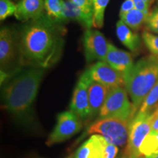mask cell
Returning a JSON list of instances; mask_svg holds the SVG:
<instances>
[{
  "label": "cell",
  "mask_w": 158,
  "mask_h": 158,
  "mask_svg": "<svg viewBox=\"0 0 158 158\" xmlns=\"http://www.w3.org/2000/svg\"><path fill=\"white\" fill-rule=\"evenodd\" d=\"M118 158H130V157L127 152H124L122 154V155L120 156V157H118Z\"/></svg>",
  "instance_id": "30"
},
{
  "label": "cell",
  "mask_w": 158,
  "mask_h": 158,
  "mask_svg": "<svg viewBox=\"0 0 158 158\" xmlns=\"http://www.w3.org/2000/svg\"><path fill=\"white\" fill-rule=\"evenodd\" d=\"M110 89V88L103 84L93 81H91L88 88L90 109L88 122H90L96 116H98L100 110H101L102 106L107 98L108 94L109 93Z\"/></svg>",
  "instance_id": "13"
},
{
  "label": "cell",
  "mask_w": 158,
  "mask_h": 158,
  "mask_svg": "<svg viewBox=\"0 0 158 158\" xmlns=\"http://www.w3.org/2000/svg\"><path fill=\"white\" fill-rule=\"evenodd\" d=\"M86 70L93 81L103 84L110 89L119 86L125 87L124 75L112 68L106 62L99 61Z\"/></svg>",
  "instance_id": "10"
},
{
  "label": "cell",
  "mask_w": 158,
  "mask_h": 158,
  "mask_svg": "<svg viewBox=\"0 0 158 158\" xmlns=\"http://www.w3.org/2000/svg\"><path fill=\"white\" fill-rule=\"evenodd\" d=\"M45 9V0H20L16 4L15 16L21 21L38 19Z\"/></svg>",
  "instance_id": "14"
},
{
  "label": "cell",
  "mask_w": 158,
  "mask_h": 158,
  "mask_svg": "<svg viewBox=\"0 0 158 158\" xmlns=\"http://www.w3.org/2000/svg\"><path fill=\"white\" fill-rule=\"evenodd\" d=\"M45 69L27 67L15 72L4 85L2 99L4 108L26 127L36 124L34 102Z\"/></svg>",
  "instance_id": "2"
},
{
  "label": "cell",
  "mask_w": 158,
  "mask_h": 158,
  "mask_svg": "<svg viewBox=\"0 0 158 158\" xmlns=\"http://www.w3.org/2000/svg\"><path fill=\"white\" fill-rule=\"evenodd\" d=\"M67 158H75V157H74V156H70V157H68Z\"/></svg>",
  "instance_id": "34"
},
{
  "label": "cell",
  "mask_w": 158,
  "mask_h": 158,
  "mask_svg": "<svg viewBox=\"0 0 158 158\" xmlns=\"http://www.w3.org/2000/svg\"><path fill=\"white\" fill-rule=\"evenodd\" d=\"M14 40L8 27H4L0 32V63L1 70L9 68L14 57Z\"/></svg>",
  "instance_id": "15"
},
{
  "label": "cell",
  "mask_w": 158,
  "mask_h": 158,
  "mask_svg": "<svg viewBox=\"0 0 158 158\" xmlns=\"http://www.w3.org/2000/svg\"><path fill=\"white\" fill-rule=\"evenodd\" d=\"M157 81V55L152 54L143 57L134 64L125 79V89L136 111Z\"/></svg>",
  "instance_id": "3"
},
{
  "label": "cell",
  "mask_w": 158,
  "mask_h": 158,
  "mask_svg": "<svg viewBox=\"0 0 158 158\" xmlns=\"http://www.w3.org/2000/svg\"><path fill=\"white\" fill-rule=\"evenodd\" d=\"M135 8V4L133 0H125L122 3L121 9H120L119 14H123V13H127L132 10Z\"/></svg>",
  "instance_id": "28"
},
{
  "label": "cell",
  "mask_w": 158,
  "mask_h": 158,
  "mask_svg": "<svg viewBox=\"0 0 158 158\" xmlns=\"http://www.w3.org/2000/svg\"><path fill=\"white\" fill-rule=\"evenodd\" d=\"M109 1L110 0H93V27L97 29L102 28L103 26L105 10Z\"/></svg>",
  "instance_id": "22"
},
{
  "label": "cell",
  "mask_w": 158,
  "mask_h": 158,
  "mask_svg": "<svg viewBox=\"0 0 158 158\" xmlns=\"http://www.w3.org/2000/svg\"><path fill=\"white\" fill-rule=\"evenodd\" d=\"M145 23L149 30L158 34V7H155L149 13Z\"/></svg>",
  "instance_id": "26"
},
{
  "label": "cell",
  "mask_w": 158,
  "mask_h": 158,
  "mask_svg": "<svg viewBox=\"0 0 158 158\" xmlns=\"http://www.w3.org/2000/svg\"><path fill=\"white\" fill-rule=\"evenodd\" d=\"M139 152L145 157L158 155V133L151 131L148 134L139 148Z\"/></svg>",
  "instance_id": "20"
},
{
  "label": "cell",
  "mask_w": 158,
  "mask_h": 158,
  "mask_svg": "<svg viewBox=\"0 0 158 158\" xmlns=\"http://www.w3.org/2000/svg\"><path fill=\"white\" fill-rule=\"evenodd\" d=\"M116 35L122 44L132 51H135L141 45L139 35L134 33L122 20L116 23Z\"/></svg>",
  "instance_id": "16"
},
{
  "label": "cell",
  "mask_w": 158,
  "mask_h": 158,
  "mask_svg": "<svg viewBox=\"0 0 158 158\" xmlns=\"http://www.w3.org/2000/svg\"><path fill=\"white\" fill-rule=\"evenodd\" d=\"M82 127L83 121L76 114L70 110L62 112L57 116L56 126L47 138L46 145L51 147L70 139Z\"/></svg>",
  "instance_id": "6"
},
{
  "label": "cell",
  "mask_w": 158,
  "mask_h": 158,
  "mask_svg": "<svg viewBox=\"0 0 158 158\" xmlns=\"http://www.w3.org/2000/svg\"><path fill=\"white\" fill-rule=\"evenodd\" d=\"M148 15L138 9H133L127 13L119 14L120 19L130 29H138L143 23H146Z\"/></svg>",
  "instance_id": "19"
},
{
  "label": "cell",
  "mask_w": 158,
  "mask_h": 158,
  "mask_svg": "<svg viewBox=\"0 0 158 158\" xmlns=\"http://www.w3.org/2000/svg\"><path fill=\"white\" fill-rule=\"evenodd\" d=\"M157 108H158V105H157Z\"/></svg>",
  "instance_id": "35"
},
{
  "label": "cell",
  "mask_w": 158,
  "mask_h": 158,
  "mask_svg": "<svg viewBox=\"0 0 158 158\" xmlns=\"http://www.w3.org/2000/svg\"><path fill=\"white\" fill-rule=\"evenodd\" d=\"M92 81L88 71L81 75L75 87L72 100L70 104V110L76 114L83 122L88 121L90 109L89 102L88 88Z\"/></svg>",
  "instance_id": "9"
},
{
  "label": "cell",
  "mask_w": 158,
  "mask_h": 158,
  "mask_svg": "<svg viewBox=\"0 0 158 158\" xmlns=\"http://www.w3.org/2000/svg\"><path fill=\"white\" fill-rule=\"evenodd\" d=\"M106 62L115 70L122 73L125 79L134 65L133 57L130 53L118 49L110 43H108Z\"/></svg>",
  "instance_id": "12"
},
{
  "label": "cell",
  "mask_w": 158,
  "mask_h": 158,
  "mask_svg": "<svg viewBox=\"0 0 158 158\" xmlns=\"http://www.w3.org/2000/svg\"><path fill=\"white\" fill-rule=\"evenodd\" d=\"M138 158H147V157H145V156H143V155H141Z\"/></svg>",
  "instance_id": "33"
},
{
  "label": "cell",
  "mask_w": 158,
  "mask_h": 158,
  "mask_svg": "<svg viewBox=\"0 0 158 158\" xmlns=\"http://www.w3.org/2000/svg\"><path fill=\"white\" fill-rule=\"evenodd\" d=\"M147 158H158V155H154V156H150V157H147Z\"/></svg>",
  "instance_id": "32"
},
{
  "label": "cell",
  "mask_w": 158,
  "mask_h": 158,
  "mask_svg": "<svg viewBox=\"0 0 158 158\" xmlns=\"http://www.w3.org/2000/svg\"><path fill=\"white\" fill-rule=\"evenodd\" d=\"M130 122L115 118L98 119L88 128L86 134H98L116 147L127 143Z\"/></svg>",
  "instance_id": "5"
},
{
  "label": "cell",
  "mask_w": 158,
  "mask_h": 158,
  "mask_svg": "<svg viewBox=\"0 0 158 158\" xmlns=\"http://www.w3.org/2000/svg\"><path fill=\"white\" fill-rule=\"evenodd\" d=\"M118 147L106 141L102 135L94 134L77 149L75 158H116Z\"/></svg>",
  "instance_id": "8"
},
{
  "label": "cell",
  "mask_w": 158,
  "mask_h": 158,
  "mask_svg": "<svg viewBox=\"0 0 158 158\" xmlns=\"http://www.w3.org/2000/svg\"><path fill=\"white\" fill-rule=\"evenodd\" d=\"M70 21H78L87 29H92L93 27V22L85 16L78 6L70 0H67L64 1V23H67Z\"/></svg>",
  "instance_id": "17"
},
{
  "label": "cell",
  "mask_w": 158,
  "mask_h": 158,
  "mask_svg": "<svg viewBox=\"0 0 158 158\" xmlns=\"http://www.w3.org/2000/svg\"><path fill=\"white\" fill-rule=\"evenodd\" d=\"M84 47L86 62H106L108 43L104 35L96 29H88L84 33Z\"/></svg>",
  "instance_id": "11"
},
{
  "label": "cell",
  "mask_w": 158,
  "mask_h": 158,
  "mask_svg": "<svg viewBox=\"0 0 158 158\" xmlns=\"http://www.w3.org/2000/svg\"><path fill=\"white\" fill-rule=\"evenodd\" d=\"M157 5H158V1H157Z\"/></svg>",
  "instance_id": "36"
},
{
  "label": "cell",
  "mask_w": 158,
  "mask_h": 158,
  "mask_svg": "<svg viewBox=\"0 0 158 158\" xmlns=\"http://www.w3.org/2000/svg\"><path fill=\"white\" fill-rule=\"evenodd\" d=\"M16 5L11 0H0V19L2 21L15 14Z\"/></svg>",
  "instance_id": "25"
},
{
  "label": "cell",
  "mask_w": 158,
  "mask_h": 158,
  "mask_svg": "<svg viewBox=\"0 0 158 158\" xmlns=\"http://www.w3.org/2000/svg\"><path fill=\"white\" fill-rule=\"evenodd\" d=\"M137 114L133 102L130 101L126 89L122 86L110 89L107 98L100 110L98 119L115 118L131 122Z\"/></svg>",
  "instance_id": "4"
},
{
  "label": "cell",
  "mask_w": 158,
  "mask_h": 158,
  "mask_svg": "<svg viewBox=\"0 0 158 158\" xmlns=\"http://www.w3.org/2000/svg\"><path fill=\"white\" fill-rule=\"evenodd\" d=\"M142 38L152 54L158 56V35H154L149 31H143Z\"/></svg>",
  "instance_id": "23"
},
{
  "label": "cell",
  "mask_w": 158,
  "mask_h": 158,
  "mask_svg": "<svg viewBox=\"0 0 158 158\" xmlns=\"http://www.w3.org/2000/svg\"><path fill=\"white\" fill-rule=\"evenodd\" d=\"M64 28L43 13L21 29L19 39L20 63L27 67L46 69L62 55Z\"/></svg>",
  "instance_id": "1"
},
{
  "label": "cell",
  "mask_w": 158,
  "mask_h": 158,
  "mask_svg": "<svg viewBox=\"0 0 158 158\" xmlns=\"http://www.w3.org/2000/svg\"><path fill=\"white\" fill-rule=\"evenodd\" d=\"M64 0H45V10L48 16L56 23H64Z\"/></svg>",
  "instance_id": "18"
},
{
  "label": "cell",
  "mask_w": 158,
  "mask_h": 158,
  "mask_svg": "<svg viewBox=\"0 0 158 158\" xmlns=\"http://www.w3.org/2000/svg\"><path fill=\"white\" fill-rule=\"evenodd\" d=\"M151 131L158 133V108H156L155 111L152 112L149 118Z\"/></svg>",
  "instance_id": "27"
},
{
  "label": "cell",
  "mask_w": 158,
  "mask_h": 158,
  "mask_svg": "<svg viewBox=\"0 0 158 158\" xmlns=\"http://www.w3.org/2000/svg\"><path fill=\"white\" fill-rule=\"evenodd\" d=\"M158 105V81L150 90L138 112L140 113H152V110L156 106Z\"/></svg>",
  "instance_id": "21"
},
{
  "label": "cell",
  "mask_w": 158,
  "mask_h": 158,
  "mask_svg": "<svg viewBox=\"0 0 158 158\" xmlns=\"http://www.w3.org/2000/svg\"><path fill=\"white\" fill-rule=\"evenodd\" d=\"M134 2H135V3H137V2H141V1H143V2H147V3H148V4H151V2H152V0H133Z\"/></svg>",
  "instance_id": "31"
},
{
  "label": "cell",
  "mask_w": 158,
  "mask_h": 158,
  "mask_svg": "<svg viewBox=\"0 0 158 158\" xmlns=\"http://www.w3.org/2000/svg\"><path fill=\"white\" fill-rule=\"evenodd\" d=\"M149 6H150L149 4H148L143 1L138 2L135 3V8L139 10L140 11H142L143 12V13H147V14H149Z\"/></svg>",
  "instance_id": "29"
},
{
  "label": "cell",
  "mask_w": 158,
  "mask_h": 158,
  "mask_svg": "<svg viewBox=\"0 0 158 158\" xmlns=\"http://www.w3.org/2000/svg\"><path fill=\"white\" fill-rule=\"evenodd\" d=\"M78 6L85 16L93 22L94 5L93 0H70Z\"/></svg>",
  "instance_id": "24"
},
{
  "label": "cell",
  "mask_w": 158,
  "mask_h": 158,
  "mask_svg": "<svg viewBox=\"0 0 158 158\" xmlns=\"http://www.w3.org/2000/svg\"><path fill=\"white\" fill-rule=\"evenodd\" d=\"M152 113L137 112L129 124V135L126 147L130 158H138L141 156L139 148L144 138L151 132L149 118Z\"/></svg>",
  "instance_id": "7"
}]
</instances>
